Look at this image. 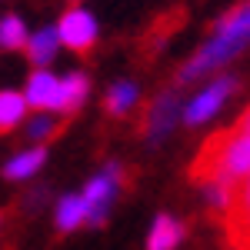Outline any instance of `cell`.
Returning <instances> with one entry per match:
<instances>
[{"label":"cell","instance_id":"obj_1","mask_svg":"<svg viewBox=\"0 0 250 250\" xmlns=\"http://www.w3.org/2000/svg\"><path fill=\"white\" fill-rule=\"evenodd\" d=\"M250 173V110L233 130L213 134L190 167V177L197 184H233L240 187Z\"/></svg>","mask_w":250,"mask_h":250},{"label":"cell","instance_id":"obj_2","mask_svg":"<svg viewBox=\"0 0 250 250\" xmlns=\"http://www.w3.org/2000/svg\"><path fill=\"white\" fill-rule=\"evenodd\" d=\"M250 43V3H240L237 10H230L227 17L217 23V30H213V37L200 47V54L180 70V83H190L197 80L200 74H207L213 67H220V63H227L233 54H240L244 47Z\"/></svg>","mask_w":250,"mask_h":250},{"label":"cell","instance_id":"obj_3","mask_svg":"<svg viewBox=\"0 0 250 250\" xmlns=\"http://www.w3.org/2000/svg\"><path fill=\"white\" fill-rule=\"evenodd\" d=\"M117 184H120V167H107V173L94 177L83 190V200H87V220L90 224H104L107 220V210L114 204Z\"/></svg>","mask_w":250,"mask_h":250},{"label":"cell","instance_id":"obj_4","mask_svg":"<svg viewBox=\"0 0 250 250\" xmlns=\"http://www.w3.org/2000/svg\"><path fill=\"white\" fill-rule=\"evenodd\" d=\"M233 83H237L233 77L213 80L207 90H200V94H197L190 104H187V110H184V120H187V124H204L207 117H213L217 110H220V107H224V100L230 97Z\"/></svg>","mask_w":250,"mask_h":250},{"label":"cell","instance_id":"obj_5","mask_svg":"<svg viewBox=\"0 0 250 250\" xmlns=\"http://www.w3.org/2000/svg\"><path fill=\"white\" fill-rule=\"evenodd\" d=\"M60 43H67L74 54H87L97 40V23L87 10H70L60 20Z\"/></svg>","mask_w":250,"mask_h":250},{"label":"cell","instance_id":"obj_6","mask_svg":"<svg viewBox=\"0 0 250 250\" xmlns=\"http://www.w3.org/2000/svg\"><path fill=\"white\" fill-rule=\"evenodd\" d=\"M27 104L37 110H60L63 107V80H57L47 70H37L27 80Z\"/></svg>","mask_w":250,"mask_h":250},{"label":"cell","instance_id":"obj_7","mask_svg":"<svg viewBox=\"0 0 250 250\" xmlns=\"http://www.w3.org/2000/svg\"><path fill=\"white\" fill-rule=\"evenodd\" d=\"M177 107H180V100H177V90L173 94H164L157 100L154 107H150V117H147V137L150 140H160V137L167 134L173 127V120H177Z\"/></svg>","mask_w":250,"mask_h":250},{"label":"cell","instance_id":"obj_8","mask_svg":"<svg viewBox=\"0 0 250 250\" xmlns=\"http://www.w3.org/2000/svg\"><path fill=\"white\" fill-rule=\"evenodd\" d=\"M180 240H184V227H180L173 217L160 213L154 230H150V237H147V250H173Z\"/></svg>","mask_w":250,"mask_h":250},{"label":"cell","instance_id":"obj_9","mask_svg":"<svg viewBox=\"0 0 250 250\" xmlns=\"http://www.w3.org/2000/svg\"><path fill=\"white\" fill-rule=\"evenodd\" d=\"M83 220H87V200H83V197H63L60 207H57V227H60V233L77 230Z\"/></svg>","mask_w":250,"mask_h":250},{"label":"cell","instance_id":"obj_10","mask_svg":"<svg viewBox=\"0 0 250 250\" xmlns=\"http://www.w3.org/2000/svg\"><path fill=\"white\" fill-rule=\"evenodd\" d=\"M57 43H60V30H40L27 40V57L30 63H50L54 54H57Z\"/></svg>","mask_w":250,"mask_h":250},{"label":"cell","instance_id":"obj_11","mask_svg":"<svg viewBox=\"0 0 250 250\" xmlns=\"http://www.w3.org/2000/svg\"><path fill=\"white\" fill-rule=\"evenodd\" d=\"M27 97H20L17 90H0V134H10L23 117Z\"/></svg>","mask_w":250,"mask_h":250},{"label":"cell","instance_id":"obj_12","mask_svg":"<svg viewBox=\"0 0 250 250\" xmlns=\"http://www.w3.org/2000/svg\"><path fill=\"white\" fill-rule=\"evenodd\" d=\"M43 147L40 150H27V154H20V157H14L7 167H3V177H10V180H20V177H30V173L37 170L40 164H43Z\"/></svg>","mask_w":250,"mask_h":250},{"label":"cell","instance_id":"obj_13","mask_svg":"<svg viewBox=\"0 0 250 250\" xmlns=\"http://www.w3.org/2000/svg\"><path fill=\"white\" fill-rule=\"evenodd\" d=\"M27 27H23V20L20 17H3L0 20V47H7V50H20V47H27Z\"/></svg>","mask_w":250,"mask_h":250},{"label":"cell","instance_id":"obj_14","mask_svg":"<svg viewBox=\"0 0 250 250\" xmlns=\"http://www.w3.org/2000/svg\"><path fill=\"white\" fill-rule=\"evenodd\" d=\"M134 100H137V87L134 83H114L110 87V94H107V100H104V107L110 110V114H127L130 107H134Z\"/></svg>","mask_w":250,"mask_h":250},{"label":"cell","instance_id":"obj_15","mask_svg":"<svg viewBox=\"0 0 250 250\" xmlns=\"http://www.w3.org/2000/svg\"><path fill=\"white\" fill-rule=\"evenodd\" d=\"M83 97H87V77L83 74H70V77L63 80V114H74L80 104H83Z\"/></svg>","mask_w":250,"mask_h":250},{"label":"cell","instance_id":"obj_16","mask_svg":"<svg viewBox=\"0 0 250 250\" xmlns=\"http://www.w3.org/2000/svg\"><path fill=\"white\" fill-rule=\"evenodd\" d=\"M47 134H54V124H50L47 117H40V120L30 124V140H43Z\"/></svg>","mask_w":250,"mask_h":250}]
</instances>
